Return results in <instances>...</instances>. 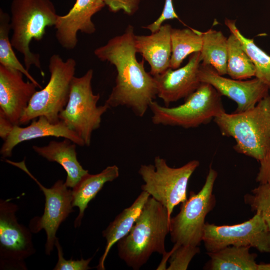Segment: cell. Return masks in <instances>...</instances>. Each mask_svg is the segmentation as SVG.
<instances>
[{"mask_svg": "<svg viewBox=\"0 0 270 270\" xmlns=\"http://www.w3.org/2000/svg\"><path fill=\"white\" fill-rule=\"evenodd\" d=\"M244 202L260 215L270 232V182L260 184L244 196Z\"/></svg>", "mask_w": 270, "mask_h": 270, "instance_id": "28", "label": "cell"}, {"mask_svg": "<svg viewBox=\"0 0 270 270\" xmlns=\"http://www.w3.org/2000/svg\"><path fill=\"white\" fill-rule=\"evenodd\" d=\"M260 167L256 180L260 184L270 182V145L264 157L260 162Z\"/></svg>", "mask_w": 270, "mask_h": 270, "instance_id": "33", "label": "cell"}, {"mask_svg": "<svg viewBox=\"0 0 270 270\" xmlns=\"http://www.w3.org/2000/svg\"><path fill=\"white\" fill-rule=\"evenodd\" d=\"M93 72L90 69L82 76L74 77L68 102L59 114L60 120L75 132L87 146L90 144L93 131L100 126L102 114L110 108L105 103L97 106L100 95L92 92Z\"/></svg>", "mask_w": 270, "mask_h": 270, "instance_id": "8", "label": "cell"}, {"mask_svg": "<svg viewBox=\"0 0 270 270\" xmlns=\"http://www.w3.org/2000/svg\"><path fill=\"white\" fill-rule=\"evenodd\" d=\"M20 72L0 65V110L14 125L20 120L38 88L26 82Z\"/></svg>", "mask_w": 270, "mask_h": 270, "instance_id": "16", "label": "cell"}, {"mask_svg": "<svg viewBox=\"0 0 270 270\" xmlns=\"http://www.w3.org/2000/svg\"><path fill=\"white\" fill-rule=\"evenodd\" d=\"M7 163L15 166L27 174L39 186L45 197L44 213L41 216H35L29 222V228L36 234L44 230L46 236L45 253L50 256L58 238L56 233L60 224L74 211L72 205V190L68 188L62 180H58L50 188L44 186L30 172L25 160L14 162L6 159Z\"/></svg>", "mask_w": 270, "mask_h": 270, "instance_id": "10", "label": "cell"}, {"mask_svg": "<svg viewBox=\"0 0 270 270\" xmlns=\"http://www.w3.org/2000/svg\"><path fill=\"white\" fill-rule=\"evenodd\" d=\"M32 148L38 155L61 165L66 172L65 184L69 188H72L88 172L78 160L76 144L68 138L52 140L45 146H33Z\"/></svg>", "mask_w": 270, "mask_h": 270, "instance_id": "19", "label": "cell"}, {"mask_svg": "<svg viewBox=\"0 0 270 270\" xmlns=\"http://www.w3.org/2000/svg\"><path fill=\"white\" fill-rule=\"evenodd\" d=\"M105 5L104 0H76L66 14L58 15L54 27L56 38L60 46L72 50L77 45L78 32L88 34H94L96 28L92 16Z\"/></svg>", "mask_w": 270, "mask_h": 270, "instance_id": "15", "label": "cell"}, {"mask_svg": "<svg viewBox=\"0 0 270 270\" xmlns=\"http://www.w3.org/2000/svg\"><path fill=\"white\" fill-rule=\"evenodd\" d=\"M199 165V161L194 160L180 167L172 168L165 159L156 156L154 164H142L138 170L144 182L141 189L166 208L170 219L174 207L187 200L189 179Z\"/></svg>", "mask_w": 270, "mask_h": 270, "instance_id": "7", "label": "cell"}, {"mask_svg": "<svg viewBox=\"0 0 270 270\" xmlns=\"http://www.w3.org/2000/svg\"><path fill=\"white\" fill-rule=\"evenodd\" d=\"M172 29L170 24H165L150 35L134 36L136 52L148 62L150 68V73L153 76L170 68Z\"/></svg>", "mask_w": 270, "mask_h": 270, "instance_id": "18", "label": "cell"}, {"mask_svg": "<svg viewBox=\"0 0 270 270\" xmlns=\"http://www.w3.org/2000/svg\"><path fill=\"white\" fill-rule=\"evenodd\" d=\"M46 136L62 137L71 140L79 146H85L83 140L62 120L52 123L46 116H40L37 120H32L27 126H14L0 148L2 157H10L14 148L22 142Z\"/></svg>", "mask_w": 270, "mask_h": 270, "instance_id": "17", "label": "cell"}, {"mask_svg": "<svg viewBox=\"0 0 270 270\" xmlns=\"http://www.w3.org/2000/svg\"><path fill=\"white\" fill-rule=\"evenodd\" d=\"M170 220L166 208L150 197L130 232L117 242L119 257L127 266L138 270L152 253L164 255Z\"/></svg>", "mask_w": 270, "mask_h": 270, "instance_id": "2", "label": "cell"}, {"mask_svg": "<svg viewBox=\"0 0 270 270\" xmlns=\"http://www.w3.org/2000/svg\"><path fill=\"white\" fill-rule=\"evenodd\" d=\"M224 136L232 137L238 153L261 160L270 145V96L253 108L240 112H226L214 119Z\"/></svg>", "mask_w": 270, "mask_h": 270, "instance_id": "3", "label": "cell"}, {"mask_svg": "<svg viewBox=\"0 0 270 270\" xmlns=\"http://www.w3.org/2000/svg\"><path fill=\"white\" fill-rule=\"evenodd\" d=\"M76 68V62L73 58L64 60L58 54L50 56L49 81L44 88L34 94L20 120V125L28 124L40 116H46L52 123L60 121L59 114L68 100Z\"/></svg>", "mask_w": 270, "mask_h": 270, "instance_id": "5", "label": "cell"}, {"mask_svg": "<svg viewBox=\"0 0 270 270\" xmlns=\"http://www.w3.org/2000/svg\"><path fill=\"white\" fill-rule=\"evenodd\" d=\"M221 95L210 84L202 82L198 88L178 106H163L153 101L150 106L154 124L188 128L209 123L225 112Z\"/></svg>", "mask_w": 270, "mask_h": 270, "instance_id": "6", "label": "cell"}, {"mask_svg": "<svg viewBox=\"0 0 270 270\" xmlns=\"http://www.w3.org/2000/svg\"><path fill=\"white\" fill-rule=\"evenodd\" d=\"M178 18L173 7L172 0H165L164 9L158 18L152 24L144 26L150 30L152 33L156 32L166 20Z\"/></svg>", "mask_w": 270, "mask_h": 270, "instance_id": "32", "label": "cell"}, {"mask_svg": "<svg viewBox=\"0 0 270 270\" xmlns=\"http://www.w3.org/2000/svg\"><path fill=\"white\" fill-rule=\"evenodd\" d=\"M10 11L12 47L23 55L28 70L34 66L44 76L40 56L30 50V44L42 40L46 28L54 26L58 15L54 4L50 0H12Z\"/></svg>", "mask_w": 270, "mask_h": 270, "instance_id": "4", "label": "cell"}, {"mask_svg": "<svg viewBox=\"0 0 270 270\" xmlns=\"http://www.w3.org/2000/svg\"><path fill=\"white\" fill-rule=\"evenodd\" d=\"M200 34L201 64L212 66L221 76L227 74L228 38L221 31L212 29Z\"/></svg>", "mask_w": 270, "mask_h": 270, "instance_id": "23", "label": "cell"}, {"mask_svg": "<svg viewBox=\"0 0 270 270\" xmlns=\"http://www.w3.org/2000/svg\"><path fill=\"white\" fill-rule=\"evenodd\" d=\"M258 270H270V263H260L258 265Z\"/></svg>", "mask_w": 270, "mask_h": 270, "instance_id": "35", "label": "cell"}, {"mask_svg": "<svg viewBox=\"0 0 270 270\" xmlns=\"http://www.w3.org/2000/svg\"><path fill=\"white\" fill-rule=\"evenodd\" d=\"M14 125L0 110V136L4 140L13 129Z\"/></svg>", "mask_w": 270, "mask_h": 270, "instance_id": "34", "label": "cell"}, {"mask_svg": "<svg viewBox=\"0 0 270 270\" xmlns=\"http://www.w3.org/2000/svg\"><path fill=\"white\" fill-rule=\"evenodd\" d=\"M10 16L2 9L0 10V65L20 72L30 82L42 88L39 83L17 58L13 49L9 34L11 30Z\"/></svg>", "mask_w": 270, "mask_h": 270, "instance_id": "27", "label": "cell"}, {"mask_svg": "<svg viewBox=\"0 0 270 270\" xmlns=\"http://www.w3.org/2000/svg\"><path fill=\"white\" fill-rule=\"evenodd\" d=\"M217 176L210 167L202 189L196 194L190 192L180 212L171 218L170 233L174 244L198 246L202 241L206 217L216 206L213 189Z\"/></svg>", "mask_w": 270, "mask_h": 270, "instance_id": "9", "label": "cell"}, {"mask_svg": "<svg viewBox=\"0 0 270 270\" xmlns=\"http://www.w3.org/2000/svg\"><path fill=\"white\" fill-rule=\"evenodd\" d=\"M120 175L116 165L108 166L98 174H86L72 188V205L79 208V213L74 222L76 228L79 227L84 210L88 203L94 199L107 182H112Z\"/></svg>", "mask_w": 270, "mask_h": 270, "instance_id": "20", "label": "cell"}, {"mask_svg": "<svg viewBox=\"0 0 270 270\" xmlns=\"http://www.w3.org/2000/svg\"><path fill=\"white\" fill-rule=\"evenodd\" d=\"M168 258L167 270H186L195 255L200 252L198 246L174 244Z\"/></svg>", "mask_w": 270, "mask_h": 270, "instance_id": "29", "label": "cell"}, {"mask_svg": "<svg viewBox=\"0 0 270 270\" xmlns=\"http://www.w3.org/2000/svg\"><path fill=\"white\" fill-rule=\"evenodd\" d=\"M200 63V52H196L190 54L184 66L176 69L169 68L154 76L157 96L164 101L166 106L182 98H186L198 88L202 83L199 78Z\"/></svg>", "mask_w": 270, "mask_h": 270, "instance_id": "14", "label": "cell"}, {"mask_svg": "<svg viewBox=\"0 0 270 270\" xmlns=\"http://www.w3.org/2000/svg\"><path fill=\"white\" fill-rule=\"evenodd\" d=\"M140 0H104L106 5L114 12L123 10L128 15L134 14L138 9Z\"/></svg>", "mask_w": 270, "mask_h": 270, "instance_id": "31", "label": "cell"}, {"mask_svg": "<svg viewBox=\"0 0 270 270\" xmlns=\"http://www.w3.org/2000/svg\"><path fill=\"white\" fill-rule=\"evenodd\" d=\"M134 27L129 25L125 32L110 38L94 50L100 60L114 66L117 72L115 86L105 104L110 108L124 106L134 114L142 117L158 94L154 77L146 71L144 58L138 61Z\"/></svg>", "mask_w": 270, "mask_h": 270, "instance_id": "1", "label": "cell"}, {"mask_svg": "<svg viewBox=\"0 0 270 270\" xmlns=\"http://www.w3.org/2000/svg\"><path fill=\"white\" fill-rule=\"evenodd\" d=\"M170 38V68L172 69L178 68L188 56L202 50V38L200 32L190 28H172Z\"/></svg>", "mask_w": 270, "mask_h": 270, "instance_id": "24", "label": "cell"}, {"mask_svg": "<svg viewBox=\"0 0 270 270\" xmlns=\"http://www.w3.org/2000/svg\"><path fill=\"white\" fill-rule=\"evenodd\" d=\"M18 206L0 200V269L26 270L25 260L36 252L30 228L20 224Z\"/></svg>", "mask_w": 270, "mask_h": 270, "instance_id": "11", "label": "cell"}, {"mask_svg": "<svg viewBox=\"0 0 270 270\" xmlns=\"http://www.w3.org/2000/svg\"><path fill=\"white\" fill-rule=\"evenodd\" d=\"M250 246H230L208 252V268L212 270H258L257 254L250 252Z\"/></svg>", "mask_w": 270, "mask_h": 270, "instance_id": "22", "label": "cell"}, {"mask_svg": "<svg viewBox=\"0 0 270 270\" xmlns=\"http://www.w3.org/2000/svg\"><path fill=\"white\" fill-rule=\"evenodd\" d=\"M208 252L225 247L250 246L262 253H270V232L260 215L234 225L205 224L202 238Z\"/></svg>", "mask_w": 270, "mask_h": 270, "instance_id": "12", "label": "cell"}, {"mask_svg": "<svg viewBox=\"0 0 270 270\" xmlns=\"http://www.w3.org/2000/svg\"><path fill=\"white\" fill-rule=\"evenodd\" d=\"M150 196L148 192L142 190L132 204L124 209L102 231L106 246L96 266L98 270H105L104 262L112 247L130 232Z\"/></svg>", "mask_w": 270, "mask_h": 270, "instance_id": "21", "label": "cell"}, {"mask_svg": "<svg viewBox=\"0 0 270 270\" xmlns=\"http://www.w3.org/2000/svg\"><path fill=\"white\" fill-rule=\"evenodd\" d=\"M199 78L201 82L210 84L221 96L234 101L238 106L234 112L253 108L268 94V88L258 78L244 80L226 78L209 64L200 63Z\"/></svg>", "mask_w": 270, "mask_h": 270, "instance_id": "13", "label": "cell"}, {"mask_svg": "<svg viewBox=\"0 0 270 270\" xmlns=\"http://www.w3.org/2000/svg\"><path fill=\"white\" fill-rule=\"evenodd\" d=\"M54 246L58 250V260L54 270H88L92 268L88 264L92 258L86 260L82 258L77 260H73L72 258L66 260L58 238L56 240Z\"/></svg>", "mask_w": 270, "mask_h": 270, "instance_id": "30", "label": "cell"}, {"mask_svg": "<svg viewBox=\"0 0 270 270\" xmlns=\"http://www.w3.org/2000/svg\"><path fill=\"white\" fill-rule=\"evenodd\" d=\"M227 42V74L232 78L238 80L255 76L254 64L238 38L230 33Z\"/></svg>", "mask_w": 270, "mask_h": 270, "instance_id": "26", "label": "cell"}, {"mask_svg": "<svg viewBox=\"0 0 270 270\" xmlns=\"http://www.w3.org/2000/svg\"><path fill=\"white\" fill-rule=\"evenodd\" d=\"M226 26L230 33L234 34L252 62L255 70V78L264 84L270 91V56L260 48L254 39L245 37L236 26V20L226 18Z\"/></svg>", "mask_w": 270, "mask_h": 270, "instance_id": "25", "label": "cell"}]
</instances>
